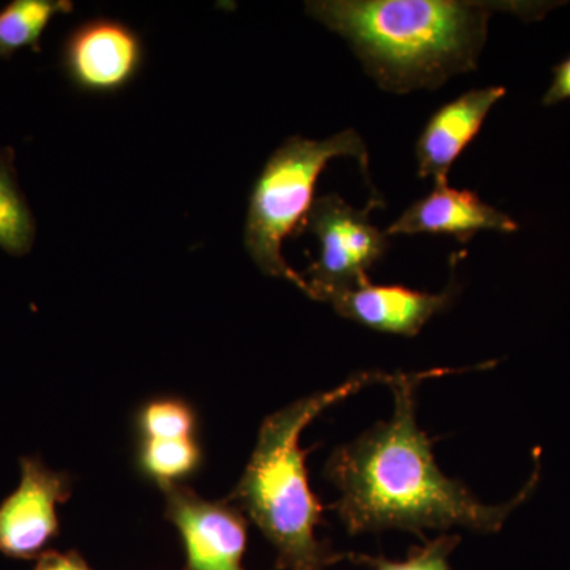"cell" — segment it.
Instances as JSON below:
<instances>
[{
  "instance_id": "cell-12",
  "label": "cell",
  "mask_w": 570,
  "mask_h": 570,
  "mask_svg": "<svg viewBox=\"0 0 570 570\" xmlns=\"http://www.w3.org/2000/svg\"><path fill=\"white\" fill-rule=\"evenodd\" d=\"M67 0H14L0 11V59L36 48L52 18L70 13Z\"/></svg>"
},
{
  "instance_id": "cell-5",
  "label": "cell",
  "mask_w": 570,
  "mask_h": 570,
  "mask_svg": "<svg viewBox=\"0 0 570 570\" xmlns=\"http://www.w3.org/2000/svg\"><path fill=\"white\" fill-rule=\"evenodd\" d=\"M373 200L365 209H355L337 195L314 200L306 225L321 242V257L311 266L309 295L325 302L335 292L367 283V272L389 249L387 235L370 220Z\"/></svg>"
},
{
  "instance_id": "cell-4",
  "label": "cell",
  "mask_w": 570,
  "mask_h": 570,
  "mask_svg": "<svg viewBox=\"0 0 570 570\" xmlns=\"http://www.w3.org/2000/svg\"><path fill=\"white\" fill-rule=\"evenodd\" d=\"M354 157L362 174L370 175V154L355 130L326 140L292 137L269 157L250 194L245 245L254 264L266 276L283 277L309 295V285L287 265L284 239L306 223L322 170L336 157Z\"/></svg>"
},
{
  "instance_id": "cell-6",
  "label": "cell",
  "mask_w": 570,
  "mask_h": 570,
  "mask_svg": "<svg viewBox=\"0 0 570 570\" xmlns=\"http://www.w3.org/2000/svg\"><path fill=\"white\" fill-rule=\"evenodd\" d=\"M165 517L178 528L184 570H246L247 521L230 502L206 501L181 485L164 489Z\"/></svg>"
},
{
  "instance_id": "cell-17",
  "label": "cell",
  "mask_w": 570,
  "mask_h": 570,
  "mask_svg": "<svg viewBox=\"0 0 570 570\" xmlns=\"http://www.w3.org/2000/svg\"><path fill=\"white\" fill-rule=\"evenodd\" d=\"M570 99V56L553 69V82L543 96V105L551 107Z\"/></svg>"
},
{
  "instance_id": "cell-8",
  "label": "cell",
  "mask_w": 570,
  "mask_h": 570,
  "mask_svg": "<svg viewBox=\"0 0 570 570\" xmlns=\"http://www.w3.org/2000/svg\"><path fill=\"white\" fill-rule=\"evenodd\" d=\"M142 62V43L129 26L115 20H94L71 33L63 66L82 91L110 94L126 88Z\"/></svg>"
},
{
  "instance_id": "cell-13",
  "label": "cell",
  "mask_w": 570,
  "mask_h": 570,
  "mask_svg": "<svg viewBox=\"0 0 570 570\" xmlns=\"http://www.w3.org/2000/svg\"><path fill=\"white\" fill-rule=\"evenodd\" d=\"M138 469L160 490L179 485V480L194 475L202 466V449L197 439H140Z\"/></svg>"
},
{
  "instance_id": "cell-10",
  "label": "cell",
  "mask_w": 570,
  "mask_h": 570,
  "mask_svg": "<svg viewBox=\"0 0 570 570\" xmlns=\"http://www.w3.org/2000/svg\"><path fill=\"white\" fill-rule=\"evenodd\" d=\"M480 230L513 234L519 224L508 214L483 204L471 190H456L449 181L434 184V190L409 206L385 235H452L468 242Z\"/></svg>"
},
{
  "instance_id": "cell-9",
  "label": "cell",
  "mask_w": 570,
  "mask_h": 570,
  "mask_svg": "<svg viewBox=\"0 0 570 570\" xmlns=\"http://www.w3.org/2000/svg\"><path fill=\"white\" fill-rule=\"evenodd\" d=\"M455 298V285L442 294H425L401 285H374L371 281L335 292L325 299L340 316L356 324L407 337L417 336L423 326Z\"/></svg>"
},
{
  "instance_id": "cell-14",
  "label": "cell",
  "mask_w": 570,
  "mask_h": 570,
  "mask_svg": "<svg viewBox=\"0 0 570 570\" xmlns=\"http://www.w3.org/2000/svg\"><path fill=\"white\" fill-rule=\"evenodd\" d=\"M36 239V223L18 187L10 157L0 151V249L29 253Z\"/></svg>"
},
{
  "instance_id": "cell-3",
  "label": "cell",
  "mask_w": 570,
  "mask_h": 570,
  "mask_svg": "<svg viewBox=\"0 0 570 570\" xmlns=\"http://www.w3.org/2000/svg\"><path fill=\"white\" fill-rule=\"evenodd\" d=\"M390 376L371 371L355 374L336 389L288 404L262 423L253 456L230 501L275 547L281 569L325 570L341 560L316 535L324 510L307 480L306 452L299 448L303 431L326 409L367 385L389 384Z\"/></svg>"
},
{
  "instance_id": "cell-7",
  "label": "cell",
  "mask_w": 570,
  "mask_h": 570,
  "mask_svg": "<svg viewBox=\"0 0 570 570\" xmlns=\"http://www.w3.org/2000/svg\"><path fill=\"white\" fill-rule=\"evenodd\" d=\"M71 494V480L39 459L21 460L20 487L0 505V551L7 557H37L59 532L58 504Z\"/></svg>"
},
{
  "instance_id": "cell-11",
  "label": "cell",
  "mask_w": 570,
  "mask_h": 570,
  "mask_svg": "<svg viewBox=\"0 0 570 570\" xmlns=\"http://www.w3.org/2000/svg\"><path fill=\"white\" fill-rule=\"evenodd\" d=\"M505 96V88L475 89L439 108L417 141L420 178H433L434 184L448 181L453 163L482 129L487 116Z\"/></svg>"
},
{
  "instance_id": "cell-16",
  "label": "cell",
  "mask_w": 570,
  "mask_h": 570,
  "mask_svg": "<svg viewBox=\"0 0 570 570\" xmlns=\"http://www.w3.org/2000/svg\"><path fill=\"white\" fill-rule=\"evenodd\" d=\"M459 542V535H441L428 542L422 549L412 551L404 561H389L385 558H371L365 554H360L356 560L373 570H452L450 554Z\"/></svg>"
},
{
  "instance_id": "cell-1",
  "label": "cell",
  "mask_w": 570,
  "mask_h": 570,
  "mask_svg": "<svg viewBox=\"0 0 570 570\" xmlns=\"http://www.w3.org/2000/svg\"><path fill=\"white\" fill-rule=\"evenodd\" d=\"M455 370L392 374L389 387L395 411L389 422L367 430L330 456L325 478L340 491L335 509L348 534L384 530L420 532L461 527L497 532L513 510L534 493L540 455L527 485L512 501L489 505L449 479L434 460L433 448L415 419V389L420 382Z\"/></svg>"
},
{
  "instance_id": "cell-2",
  "label": "cell",
  "mask_w": 570,
  "mask_h": 570,
  "mask_svg": "<svg viewBox=\"0 0 570 570\" xmlns=\"http://www.w3.org/2000/svg\"><path fill=\"white\" fill-rule=\"evenodd\" d=\"M557 3L468 0H318L311 18L340 33L389 92L436 89L478 67L491 14L542 18Z\"/></svg>"
},
{
  "instance_id": "cell-15",
  "label": "cell",
  "mask_w": 570,
  "mask_h": 570,
  "mask_svg": "<svg viewBox=\"0 0 570 570\" xmlns=\"http://www.w3.org/2000/svg\"><path fill=\"white\" fill-rule=\"evenodd\" d=\"M140 439L195 438L197 419L189 404L175 397L149 401L137 415Z\"/></svg>"
},
{
  "instance_id": "cell-18",
  "label": "cell",
  "mask_w": 570,
  "mask_h": 570,
  "mask_svg": "<svg viewBox=\"0 0 570 570\" xmlns=\"http://www.w3.org/2000/svg\"><path fill=\"white\" fill-rule=\"evenodd\" d=\"M33 570H92L89 568L88 562L82 560L77 551H69V553H51L43 554L40 558L39 564Z\"/></svg>"
}]
</instances>
